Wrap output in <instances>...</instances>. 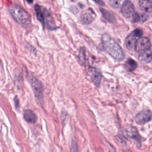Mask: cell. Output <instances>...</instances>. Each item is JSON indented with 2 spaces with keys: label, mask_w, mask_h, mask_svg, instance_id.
Returning a JSON list of instances; mask_svg holds the SVG:
<instances>
[{
  "label": "cell",
  "mask_w": 152,
  "mask_h": 152,
  "mask_svg": "<svg viewBox=\"0 0 152 152\" xmlns=\"http://www.w3.org/2000/svg\"><path fill=\"white\" fill-rule=\"evenodd\" d=\"M102 45L103 49L114 59L122 61L125 58L124 52L118 43L107 34L102 36Z\"/></svg>",
  "instance_id": "cell-1"
},
{
  "label": "cell",
  "mask_w": 152,
  "mask_h": 152,
  "mask_svg": "<svg viewBox=\"0 0 152 152\" xmlns=\"http://www.w3.org/2000/svg\"><path fill=\"white\" fill-rule=\"evenodd\" d=\"M10 12L13 18L20 24H29L31 22L30 14L17 4H13L10 8Z\"/></svg>",
  "instance_id": "cell-2"
},
{
  "label": "cell",
  "mask_w": 152,
  "mask_h": 152,
  "mask_svg": "<svg viewBox=\"0 0 152 152\" xmlns=\"http://www.w3.org/2000/svg\"><path fill=\"white\" fill-rule=\"evenodd\" d=\"M142 30L140 28H137L132 31L125 39V45L129 50H132L135 48L137 40L141 37L142 34Z\"/></svg>",
  "instance_id": "cell-3"
},
{
  "label": "cell",
  "mask_w": 152,
  "mask_h": 152,
  "mask_svg": "<svg viewBox=\"0 0 152 152\" xmlns=\"http://www.w3.org/2000/svg\"><path fill=\"white\" fill-rule=\"evenodd\" d=\"M124 135L128 138L137 141L139 145H141V136L137 130V129L132 125H128L125 126L123 130Z\"/></svg>",
  "instance_id": "cell-4"
},
{
  "label": "cell",
  "mask_w": 152,
  "mask_h": 152,
  "mask_svg": "<svg viewBox=\"0 0 152 152\" xmlns=\"http://www.w3.org/2000/svg\"><path fill=\"white\" fill-rule=\"evenodd\" d=\"M152 119V112L148 109H144L138 112L135 118V122L138 125H144Z\"/></svg>",
  "instance_id": "cell-5"
},
{
  "label": "cell",
  "mask_w": 152,
  "mask_h": 152,
  "mask_svg": "<svg viewBox=\"0 0 152 152\" xmlns=\"http://www.w3.org/2000/svg\"><path fill=\"white\" fill-rule=\"evenodd\" d=\"M29 81L33 90L35 96L38 99H42L43 95V85L42 83L34 77H30Z\"/></svg>",
  "instance_id": "cell-6"
},
{
  "label": "cell",
  "mask_w": 152,
  "mask_h": 152,
  "mask_svg": "<svg viewBox=\"0 0 152 152\" xmlns=\"http://www.w3.org/2000/svg\"><path fill=\"white\" fill-rule=\"evenodd\" d=\"M121 12L126 18H131L133 16L135 12V8L133 3L131 1H125L121 6Z\"/></svg>",
  "instance_id": "cell-7"
},
{
  "label": "cell",
  "mask_w": 152,
  "mask_h": 152,
  "mask_svg": "<svg viewBox=\"0 0 152 152\" xmlns=\"http://www.w3.org/2000/svg\"><path fill=\"white\" fill-rule=\"evenodd\" d=\"M151 46L150 40L147 37H140L139 38L135 45V50L137 52H141L145 50L149 49Z\"/></svg>",
  "instance_id": "cell-8"
},
{
  "label": "cell",
  "mask_w": 152,
  "mask_h": 152,
  "mask_svg": "<svg viewBox=\"0 0 152 152\" xmlns=\"http://www.w3.org/2000/svg\"><path fill=\"white\" fill-rule=\"evenodd\" d=\"M96 14L93 9L89 8L84 11L81 15V21L84 24H90L95 18Z\"/></svg>",
  "instance_id": "cell-9"
},
{
  "label": "cell",
  "mask_w": 152,
  "mask_h": 152,
  "mask_svg": "<svg viewBox=\"0 0 152 152\" xmlns=\"http://www.w3.org/2000/svg\"><path fill=\"white\" fill-rule=\"evenodd\" d=\"M43 11L44 15V24L46 25L49 29H55L56 26L52 15L47 10L43 8Z\"/></svg>",
  "instance_id": "cell-10"
},
{
  "label": "cell",
  "mask_w": 152,
  "mask_h": 152,
  "mask_svg": "<svg viewBox=\"0 0 152 152\" xmlns=\"http://www.w3.org/2000/svg\"><path fill=\"white\" fill-rule=\"evenodd\" d=\"M138 59L144 64H148L152 60V52L150 49H147L140 52Z\"/></svg>",
  "instance_id": "cell-11"
},
{
  "label": "cell",
  "mask_w": 152,
  "mask_h": 152,
  "mask_svg": "<svg viewBox=\"0 0 152 152\" xmlns=\"http://www.w3.org/2000/svg\"><path fill=\"white\" fill-rule=\"evenodd\" d=\"M89 72L93 83L96 85V86H99L102 78V75L100 73L94 68L90 69Z\"/></svg>",
  "instance_id": "cell-12"
},
{
  "label": "cell",
  "mask_w": 152,
  "mask_h": 152,
  "mask_svg": "<svg viewBox=\"0 0 152 152\" xmlns=\"http://www.w3.org/2000/svg\"><path fill=\"white\" fill-rule=\"evenodd\" d=\"M23 115L25 120L29 123H35L37 120L36 115L31 110L27 109L24 110Z\"/></svg>",
  "instance_id": "cell-13"
},
{
  "label": "cell",
  "mask_w": 152,
  "mask_h": 152,
  "mask_svg": "<svg viewBox=\"0 0 152 152\" xmlns=\"http://www.w3.org/2000/svg\"><path fill=\"white\" fill-rule=\"evenodd\" d=\"M140 8L145 12H152V1H140Z\"/></svg>",
  "instance_id": "cell-14"
},
{
  "label": "cell",
  "mask_w": 152,
  "mask_h": 152,
  "mask_svg": "<svg viewBox=\"0 0 152 152\" xmlns=\"http://www.w3.org/2000/svg\"><path fill=\"white\" fill-rule=\"evenodd\" d=\"M137 66V62L131 58H129L125 63V69L129 72H132L134 71L136 69Z\"/></svg>",
  "instance_id": "cell-15"
},
{
  "label": "cell",
  "mask_w": 152,
  "mask_h": 152,
  "mask_svg": "<svg viewBox=\"0 0 152 152\" xmlns=\"http://www.w3.org/2000/svg\"><path fill=\"white\" fill-rule=\"evenodd\" d=\"M35 11L37 15V19L43 24H44V15H43V8H42L39 5L36 4L34 6Z\"/></svg>",
  "instance_id": "cell-16"
},
{
  "label": "cell",
  "mask_w": 152,
  "mask_h": 152,
  "mask_svg": "<svg viewBox=\"0 0 152 152\" xmlns=\"http://www.w3.org/2000/svg\"><path fill=\"white\" fill-rule=\"evenodd\" d=\"M148 18V15L144 14H139L138 12H135L133 16L132 17V22H139V21H144Z\"/></svg>",
  "instance_id": "cell-17"
},
{
  "label": "cell",
  "mask_w": 152,
  "mask_h": 152,
  "mask_svg": "<svg viewBox=\"0 0 152 152\" xmlns=\"http://www.w3.org/2000/svg\"><path fill=\"white\" fill-rule=\"evenodd\" d=\"M100 11L102 12L104 17L106 20H107L110 22H113L115 20V17L113 16V15L112 14H111L109 11H106V10H105L104 9H103V8H101Z\"/></svg>",
  "instance_id": "cell-18"
},
{
  "label": "cell",
  "mask_w": 152,
  "mask_h": 152,
  "mask_svg": "<svg viewBox=\"0 0 152 152\" xmlns=\"http://www.w3.org/2000/svg\"><path fill=\"white\" fill-rule=\"evenodd\" d=\"M70 152H78V147L77 142L75 140H72L70 148Z\"/></svg>",
  "instance_id": "cell-19"
},
{
  "label": "cell",
  "mask_w": 152,
  "mask_h": 152,
  "mask_svg": "<svg viewBox=\"0 0 152 152\" xmlns=\"http://www.w3.org/2000/svg\"><path fill=\"white\" fill-rule=\"evenodd\" d=\"M120 3H121V1L118 0H112L109 1V4H110V5L115 8H118L120 5Z\"/></svg>",
  "instance_id": "cell-20"
},
{
  "label": "cell",
  "mask_w": 152,
  "mask_h": 152,
  "mask_svg": "<svg viewBox=\"0 0 152 152\" xmlns=\"http://www.w3.org/2000/svg\"><path fill=\"white\" fill-rule=\"evenodd\" d=\"M96 2H97V3H100V4H101V5L104 4L103 2H102V1H96Z\"/></svg>",
  "instance_id": "cell-21"
}]
</instances>
